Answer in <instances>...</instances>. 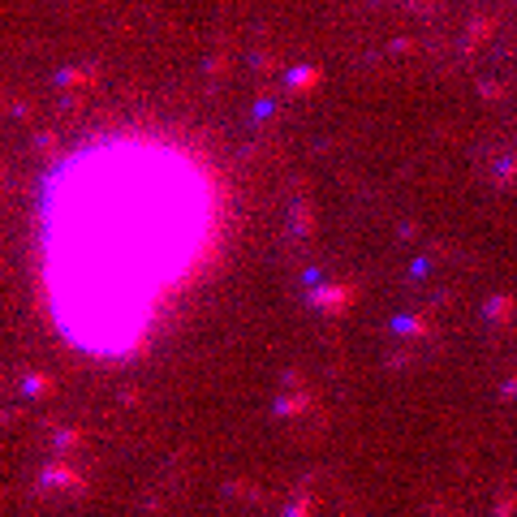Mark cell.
Returning <instances> with one entry per match:
<instances>
[{
  "mask_svg": "<svg viewBox=\"0 0 517 517\" xmlns=\"http://www.w3.org/2000/svg\"><path fill=\"white\" fill-rule=\"evenodd\" d=\"M220 194L190 147L155 134L87 142L39 216L43 294L87 353H129L212 250Z\"/></svg>",
  "mask_w": 517,
  "mask_h": 517,
  "instance_id": "obj_1",
  "label": "cell"
}]
</instances>
